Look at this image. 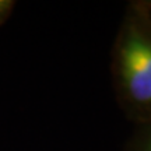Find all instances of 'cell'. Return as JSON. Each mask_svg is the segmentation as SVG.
Returning <instances> with one entry per match:
<instances>
[{"instance_id":"1","label":"cell","mask_w":151,"mask_h":151,"mask_svg":"<svg viewBox=\"0 0 151 151\" xmlns=\"http://www.w3.org/2000/svg\"><path fill=\"white\" fill-rule=\"evenodd\" d=\"M119 74L126 94L139 105H151V37L127 31L119 48Z\"/></svg>"},{"instance_id":"2","label":"cell","mask_w":151,"mask_h":151,"mask_svg":"<svg viewBox=\"0 0 151 151\" xmlns=\"http://www.w3.org/2000/svg\"><path fill=\"white\" fill-rule=\"evenodd\" d=\"M11 1H1L0 0V22L3 21V18L6 17V14H7V11L10 10L11 7Z\"/></svg>"},{"instance_id":"3","label":"cell","mask_w":151,"mask_h":151,"mask_svg":"<svg viewBox=\"0 0 151 151\" xmlns=\"http://www.w3.org/2000/svg\"><path fill=\"white\" fill-rule=\"evenodd\" d=\"M146 151H151V137H150V140H148V143H147V146H146Z\"/></svg>"}]
</instances>
